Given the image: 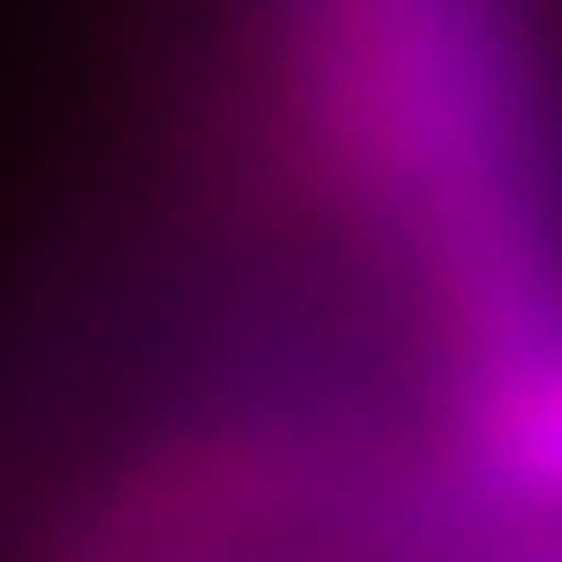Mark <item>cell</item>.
Here are the masks:
<instances>
[{"label":"cell","instance_id":"obj_1","mask_svg":"<svg viewBox=\"0 0 562 562\" xmlns=\"http://www.w3.org/2000/svg\"><path fill=\"white\" fill-rule=\"evenodd\" d=\"M292 53L323 157L417 250L469 385L531 364L562 334V157L531 32L480 0H364L313 11Z\"/></svg>","mask_w":562,"mask_h":562},{"label":"cell","instance_id":"obj_2","mask_svg":"<svg viewBox=\"0 0 562 562\" xmlns=\"http://www.w3.org/2000/svg\"><path fill=\"white\" fill-rule=\"evenodd\" d=\"M459 490L501 521V542H562V334L531 364L469 385Z\"/></svg>","mask_w":562,"mask_h":562},{"label":"cell","instance_id":"obj_3","mask_svg":"<svg viewBox=\"0 0 562 562\" xmlns=\"http://www.w3.org/2000/svg\"><path fill=\"white\" fill-rule=\"evenodd\" d=\"M178 562H199V552H178ZM480 562H562V542H501V552H480Z\"/></svg>","mask_w":562,"mask_h":562}]
</instances>
